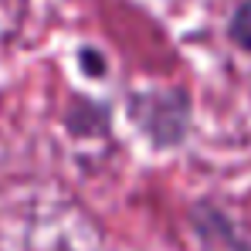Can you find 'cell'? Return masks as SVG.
<instances>
[{"instance_id":"3","label":"cell","mask_w":251,"mask_h":251,"mask_svg":"<svg viewBox=\"0 0 251 251\" xmlns=\"http://www.w3.org/2000/svg\"><path fill=\"white\" fill-rule=\"evenodd\" d=\"M82 68H88L92 75H102V72H105V65L99 61V54H95V51H82Z\"/></svg>"},{"instance_id":"1","label":"cell","mask_w":251,"mask_h":251,"mask_svg":"<svg viewBox=\"0 0 251 251\" xmlns=\"http://www.w3.org/2000/svg\"><path fill=\"white\" fill-rule=\"evenodd\" d=\"M126 112L132 126L156 146L170 150L180 146L190 132V95L183 88H143L129 92Z\"/></svg>"},{"instance_id":"2","label":"cell","mask_w":251,"mask_h":251,"mask_svg":"<svg viewBox=\"0 0 251 251\" xmlns=\"http://www.w3.org/2000/svg\"><path fill=\"white\" fill-rule=\"evenodd\" d=\"M227 38H231L234 48H241V51L251 54V0L234 7V14L227 21Z\"/></svg>"}]
</instances>
